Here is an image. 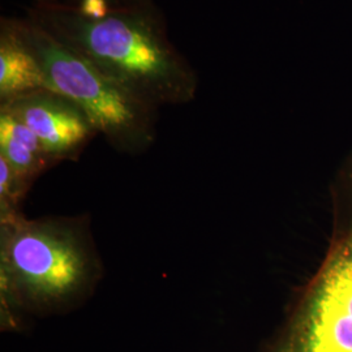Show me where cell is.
I'll return each instance as SVG.
<instances>
[{
  "label": "cell",
  "instance_id": "cell-1",
  "mask_svg": "<svg viewBox=\"0 0 352 352\" xmlns=\"http://www.w3.org/2000/svg\"><path fill=\"white\" fill-rule=\"evenodd\" d=\"M26 17L155 109L196 97L197 74L170 41L154 1L113 8L101 17L36 1Z\"/></svg>",
  "mask_w": 352,
  "mask_h": 352
},
{
  "label": "cell",
  "instance_id": "cell-2",
  "mask_svg": "<svg viewBox=\"0 0 352 352\" xmlns=\"http://www.w3.org/2000/svg\"><path fill=\"white\" fill-rule=\"evenodd\" d=\"M100 277V257L82 222L19 214L1 219L0 289L8 309L67 312L88 298Z\"/></svg>",
  "mask_w": 352,
  "mask_h": 352
},
{
  "label": "cell",
  "instance_id": "cell-3",
  "mask_svg": "<svg viewBox=\"0 0 352 352\" xmlns=\"http://www.w3.org/2000/svg\"><path fill=\"white\" fill-rule=\"evenodd\" d=\"M263 352H352V153L336 179L327 254Z\"/></svg>",
  "mask_w": 352,
  "mask_h": 352
},
{
  "label": "cell",
  "instance_id": "cell-4",
  "mask_svg": "<svg viewBox=\"0 0 352 352\" xmlns=\"http://www.w3.org/2000/svg\"><path fill=\"white\" fill-rule=\"evenodd\" d=\"M16 25L34 54L47 88L76 103L113 148L128 154L151 148L155 138V107L28 17L16 19Z\"/></svg>",
  "mask_w": 352,
  "mask_h": 352
},
{
  "label": "cell",
  "instance_id": "cell-5",
  "mask_svg": "<svg viewBox=\"0 0 352 352\" xmlns=\"http://www.w3.org/2000/svg\"><path fill=\"white\" fill-rule=\"evenodd\" d=\"M0 109L20 119L56 164L76 160L98 133L76 103L50 89L21 94L0 103Z\"/></svg>",
  "mask_w": 352,
  "mask_h": 352
},
{
  "label": "cell",
  "instance_id": "cell-6",
  "mask_svg": "<svg viewBox=\"0 0 352 352\" xmlns=\"http://www.w3.org/2000/svg\"><path fill=\"white\" fill-rule=\"evenodd\" d=\"M47 88L34 54L21 37L16 19L0 21V103Z\"/></svg>",
  "mask_w": 352,
  "mask_h": 352
},
{
  "label": "cell",
  "instance_id": "cell-7",
  "mask_svg": "<svg viewBox=\"0 0 352 352\" xmlns=\"http://www.w3.org/2000/svg\"><path fill=\"white\" fill-rule=\"evenodd\" d=\"M0 157L29 187L43 171L56 164L37 136L20 119L1 109Z\"/></svg>",
  "mask_w": 352,
  "mask_h": 352
},
{
  "label": "cell",
  "instance_id": "cell-8",
  "mask_svg": "<svg viewBox=\"0 0 352 352\" xmlns=\"http://www.w3.org/2000/svg\"><path fill=\"white\" fill-rule=\"evenodd\" d=\"M29 186L16 175L0 157V204H1V219L17 215V205L24 197Z\"/></svg>",
  "mask_w": 352,
  "mask_h": 352
},
{
  "label": "cell",
  "instance_id": "cell-9",
  "mask_svg": "<svg viewBox=\"0 0 352 352\" xmlns=\"http://www.w3.org/2000/svg\"><path fill=\"white\" fill-rule=\"evenodd\" d=\"M39 3H52V4H63V6H69V7H77L82 0H36ZM113 8H122V7H131V6H138V4H144L149 3L153 0H107Z\"/></svg>",
  "mask_w": 352,
  "mask_h": 352
}]
</instances>
